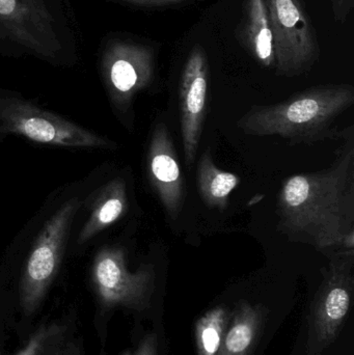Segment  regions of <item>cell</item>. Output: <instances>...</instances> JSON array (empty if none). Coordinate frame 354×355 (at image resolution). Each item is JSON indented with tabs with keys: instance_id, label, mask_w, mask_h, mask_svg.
I'll list each match as a JSON object with an SVG mask.
<instances>
[{
	"instance_id": "6da1fadb",
	"label": "cell",
	"mask_w": 354,
	"mask_h": 355,
	"mask_svg": "<svg viewBox=\"0 0 354 355\" xmlns=\"http://www.w3.org/2000/svg\"><path fill=\"white\" fill-rule=\"evenodd\" d=\"M276 229L293 243L320 252L343 248L354 231V143L351 133L332 166L287 178L276 198Z\"/></svg>"
},
{
	"instance_id": "7a4b0ae2",
	"label": "cell",
	"mask_w": 354,
	"mask_h": 355,
	"mask_svg": "<svg viewBox=\"0 0 354 355\" xmlns=\"http://www.w3.org/2000/svg\"><path fill=\"white\" fill-rule=\"evenodd\" d=\"M354 104L349 83L316 85L270 105H253L237 122L245 135L278 137L290 146L333 139L336 121Z\"/></svg>"
},
{
	"instance_id": "3957f363",
	"label": "cell",
	"mask_w": 354,
	"mask_h": 355,
	"mask_svg": "<svg viewBox=\"0 0 354 355\" xmlns=\"http://www.w3.org/2000/svg\"><path fill=\"white\" fill-rule=\"evenodd\" d=\"M353 268L354 250L330 254L308 314L307 355H324L338 338L353 302Z\"/></svg>"
},
{
	"instance_id": "277c9868",
	"label": "cell",
	"mask_w": 354,
	"mask_h": 355,
	"mask_svg": "<svg viewBox=\"0 0 354 355\" xmlns=\"http://www.w3.org/2000/svg\"><path fill=\"white\" fill-rule=\"evenodd\" d=\"M81 205L78 196L64 202L46 221L31 248L20 283L21 306L27 316L37 310L57 275L66 241Z\"/></svg>"
},
{
	"instance_id": "5b68a950",
	"label": "cell",
	"mask_w": 354,
	"mask_h": 355,
	"mask_svg": "<svg viewBox=\"0 0 354 355\" xmlns=\"http://www.w3.org/2000/svg\"><path fill=\"white\" fill-rule=\"evenodd\" d=\"M274 37L278 76H301L312 70L320 50L313 23L303 0H264Z\"/></svg>"
},
{
	"instance_id": "8992f818",
	"label": "cell",
	"mask_w": 354,
	"mask_h": 355,
	"mask_svg": "<svg viewBox=\"0 0 354 355\" xmlns=\"http://www.w3.org/2000/svg\"><path fill=\"white\" fill-rule=\"evenodd\" d=\"M0 135L60 147L114 150L116 144L57 114L14 97H0Z\"/></svg>"
},
{
	"instance_id": "52a82bcc",
	"label": "cell",
	"mask_w": 354,
	"mask_h": 355,
	"mask_svg": "<svg viewBox=\"0 0 354 355\" xmlns=\"http://www.w3.org/2000/svg\"><path fill=\"white\" fill-rule=\"evenodd\" d=\"M155 267L152 264H141L135 272H130L122 248H103L94 260L91 281L100 302L107 308L147 310L155 290Z\"/></svg>"
},
{
	"instance_id": "ba28073f",
	"label": "cell",
	"mask_w": 354,
	"mask_h": 355,
	"mask_svg": "<svg viewBox=\"0 0 354 355\" xmlns=\"http://www.w3.org/2000/svg\"><path fill=\"white\" fill-rule=\"evenodd\" d=\"M103 70L114 107L127 112L135 96L155 80V51L143 44L114 42L104 54Z\"/></svg>"
},
{
	"instance_id": "9c48e42d",
	"label": "cell",
	"mask_w": 354,
	"mask_h": 355,
	"mask_svg": "<svg viewBox=\"0 0 354 355\" xmlns=\"http://www.w3.org/2000/svg\"><path fill=\"white\" fill-rule=\"evenodd\" d=\"M209 64L201 45L193 46L183 67L179 85L181 133L185 164L195 162L205 123Z\"/></svg>"
},
{
	"instance_id": "30bf717a",
	"label": "cell",
	"mask_w": 354,
	"mask_h": 355,
	"mask_svg": "<svg viewBox=\"0 0 354 355\" xmlns=\"http://www.w3.org/2000/svg\"><path fill=\"white\" fill-rule=\"evenodd\" d=\"M147 168L150 184L166 216L176 221L184 207V180L174 141L166 123H157L152 130Z\"/></svg>"
},
{
	"instance_id": "8fae6325",
	"label": "cell",
	"mask_w": 354,
	"mask_h": 355,
	"mask_svg": "<svg viewBox=\"0 0 354 355\" xmlns=\"http://www.w3.org/2000/svg\"><path fill=\"white\" fill-rule=\"evenodd\" d=\"M46 0H0V23L19 42L45 56L51 55L42 37H49L52 15Z\"/></svg>"
},
{
	"instance_id": "7c38bea8",
	"label": "cell",
	"mask_w": 354,
	"mask_h": 355,
	"mask_svg": "<svg viewBox=\"0 0 354 355\" xmlns=\"http://www.w3.org/2000/svg\"><path fill=\"white\" fill-rule=\"evenodd\" d=\"M218 355H251L263 333L268 309L241 300L233 311Z\"/></svg>"
},
{
	"instance_id": "4fadbf2b",
	"label": "cell",
	"mask_w": 354,
	"mask_h": 355,
	"mask_svg": "<svg viewBox=\"0 0 354 355\" xmlns=\"http://www.w3.org/2000/svg\"><path fill=\"white\" fill-rule=\"evenodd\" d=\"M240 40L265 68H274V37L264 0H245Z\"/></svg>"
},
{
	"instance_id": "5bb4252c",
	"label": "cell",
	"mask_w": 354,
	"mask_h": 355,
	"mask_svg": "<svg viewBox=\"0 0 354 355\" xmlns=\"http://www.w3.org/2000/svg\"><path fill=\"white\" fill-rule=\"evenodd\" d=\"M128 209L126 183L122 178L112 180L101 188L87 223L79 233L77 244L85 245L100 232L118 221Z\"/></svg>"
},
{
	"instance_id": "9a60e30c",
	"label": "cell",
	"mask_w": 354,
	"mask_h": 355,
	"mask_svg": "<svg viewBox=\"0 0 354 355\" xmlns=\"http://www.w3.org/2000/svg\"><path fill=\"white\" fill-rule=\"evenodd\" d=\"M197 183L204 204L208 208L224 211L231 193L240 183V177L218 168L212 158L211 150L208 148L197 164Z\"/></svg>"
},
{
	"instance_id": "2e32d148",
	"label": "cell",
	"mask_w": 354,
	"mask_h": 355,
	"mask_svg": "<svg viewBox=\"0 0 354 355\" xmlns=\"http://www.w3.org/2000/svg\"><path fill=\"white\" fill-rule=\"evenodd\" d=\"M232 313L224 306L208 311L195 323L197 355H218Z\"/></svg>"
},
{
	"instance_id": "e0dca14e",
	"label": "cell",
	"mask_w": 354,
	"mask_h": 355,
	"mask_svg": "<svg viewBox=\"0 0 354 355\" xmlns=\"http://www.w3.org/2000/svg\"><path fill=\"white\" fill-rule=\"evenodd\" d=\"M64 335V329L60 325H42L33 334L26 347L17 355H56Z\"/></svg>"
},
{
	"instance_id": "ac0fdd59",
	"label": "cell",
	"mask_w": 354,
	"mask_h": 355,
	"mask_svg": "<svg viewBox=\"0 0 354 355\" xmlns=\"http://www.w3.org/2000/svg\"><path fill=\"white\" fill-rule=\"evenodd\" d=\"M333 14L337 23H343L353 10L354 0H330Z\"/></svg>"
},
{
	"instance_id": "d6986e66",
	"label": "cell",
	"mask_w": 354,
	"mask_h": 355,
	"mask_svg": "<svg viewBox=\"0 0 354 355\" xmlns=\"http://www.w3.org/2000/svg\"><path fill=\"white\" fill-rule=\"evenodd\" d=\"M135 6H147V8H168L185 3L189 0H121Z\"/></svg>"
},
{
	"instance_id": "ffe728a7",
	"label": "cell",
	"mask_w": 354,
	"mask_h": 355,
	"mask_svg": "<svg viewBox=\"0 0 354 355\" xmlns=\"http://www.w3.org/2000/svg\"><path fill=\"white\" fill-rule=\"evenodd\" d=\"M157 339L151 334L143 338L134 355H158Z\"/></svg>"
},
{
	"instance_id": "44dd1931",
	"label": "cell",
	"mask_w": 354,
	"mask_h": 355,
	"mask_svg": "<svg viewBox=\"0 0 354 355\" xmlns=\"http://www.w3.org/2000/svg\"><path fill=\"white\" fill-rule=\"evenodd\" d=\"M122 355H132L130 354V352H125V354H123Z\"/></svg>"
}]
</instances>
